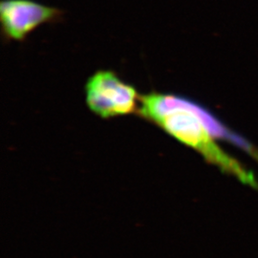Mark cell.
<instances>
[{"instance_id":"obj_3","label":"cell","mask_w":258,"mask_h":258,"mask_svg":"<svg viewBox=\"0 0 258 258\" xmlns=\"http://www.w3.org/2000/svg\"><path fill=\"white\" fill-rule=\"evenodd\" d=\"M63 11L34 0H2L0 3L1 35L6 41L26 40L41 25L60 21Z\"/></svg>"},{"instance_id":"obj_2","label":"cell","mask_w":258,"mask_h":258,"mask_svg":"<svg viewBox=\"0 0 258 258\" xmlns=\"http://www.w3.org/2000/svg\"><path fill=\"white\" fill-rule=\"evenodd\" d=\"M86 103L102 118H112L138 112L140 99L134 86L123 82L111 70H99L85 83Z\"/></svg>"},{"instance_id":"obj_1","label":"cell","mask_w":258,"mask_h":258,"mask_svg":"<svg viewBox=\"0 0 258 258\" xmlns=\"http://www.w3.org/2000/svg\"><path fill=\"white\" fill-rule=\"evenodd\" d=\"M138 113L164 129L185 146L196 149L208 162L236 176L241 182L257 186L253 175L225 153L214 140H226L249 152L253 150L246 140L225 127L205 107L179 95L151 92L141 96Z\"/></svg>"}]
</instances>
